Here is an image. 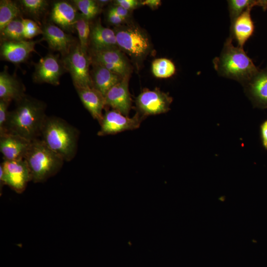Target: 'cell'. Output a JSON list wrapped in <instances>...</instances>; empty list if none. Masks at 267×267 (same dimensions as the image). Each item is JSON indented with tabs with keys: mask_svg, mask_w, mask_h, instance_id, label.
Returning a JSON list of instances; mask_svg holds the SVG:
<instances>
[{
	"mask_svg": "<svg viewBox=\"0 0 267 267\" xmlns=\"http://www.w3.org/2000/svg\"><path fill=\"white\" fill-rule=\"evenodd\" d=\"M22 9L30 16L39 18L47 10L48 2L45 0H21Z\"/></svg>",
	"mask_w": 267,
	"mask_h": 267,
	"instance_id": "28",
	"label": "cell"
},
{
	"mask_svg": "<svg viewBox=\"0 0 267 267\" xmlns=\"http://www.w3.org/2000/svg\"><path fill=\"white\" fill-rule=\"evenodd\" d=\"M72 2L77 9L81 11V14L89 21L100 12L101 8L96 0H74Z\"/></svg>",
	"mask_w": 267,
	"mask_h": 267,
	"instance_id": "29",
	"label": "cell"
},
{
	"mask_svg": "<svg viewBox=\"0 0 267 267\" xmlns=\"http://www.w3.org/2000/svg\"><path fill=\"white\" fill-rule=\"evenodd\" d=\"M129 76L112 87L104 96L105 106L111 107L122 114L128 116L132 107V99L129 90Z\"/></svg>",
	"mask_w": 267,
	"mask_h": 267,
	"instance_id": "12",
	"label": "cell"
},
{
	"mask_svg": "<svg viewBox=\"0 0 267 267\" xmlns=\"http://www.w3.org/2000/svg\"><path fill=\"white\" fill-rule=\"evenodd\" d=\"M114 4L122 6L125 9L131 11L141 6V1L136 0H116L114 1Z\"/></svg>",
	"mask_w": 267,
	"mask_h": 267,
	"instance_id": "32",
	"label": "cell"
},
{
	"mask_svg": "<svg viewBox=\"0 0 267 267\" xmlns=\"http://www.w3.org/2000/svg\"><path fill=\"white\" fill-rule=\"evenodd\" d=\"M77 10L76 6L69 2L56 1L51 9V20L64 30L73 31L79 14Z\"/></svg>",
	"mask_w": 267,
	"mask_h": 267,
	"instance_id": "16",
	"label": "cell"
},
{
	"mask_svg": "<svg viewBox=\"0 0 267 267\" xmlns=\"http://www.w3.org/2000/svg\"><path fill=\"white\" fill-rule=\"evenodd\" d=\"M252 8L248 7L232 23L233 37L237 41L238 46L242 48L254 33V25L250 14Z\"/></svg>",
	"mask_w": 267,
	"mask_h": 267,
	"instance_id": "22",
	"label": "cell"
},
{
	"mask_svg": "<svg viewBox=\"0 0 267 267\" xmlns=\"http://www.w3.org/2000/svg\"><path fill=\"white\" fill-rule=\"evenodd\" d=\"M75 29L77 31L79 44L83 50L87 52L90 32L89 21L79 13L76 23Z\"/></svg>",
	"mask_w": 267,
	"mask_h": 267,
	"instance_id": "27",
	"label": "cell"
},
{
	"mask_svg": "<svg viewBox=\"0 0 267 267\" xmlns=\"http://www.w3.org/2000/svg\"><path fill=\"white\" fill-rule=\"evenodd\" d=\"M20 8L14 1L10 0L0 1V31L9 23L19 17Z\"/></svg>",
	"mask_w": 267,
	"mask_h": 267,
	"instance_id": "24",
	"label": "cell"
},
{
	"mask_svg": "<svg viewBox=\"0 0 267 267\" xmlns=\"http://www.w3.org/2000/svg\"><path fill=\"white\" fill-rule=\"evenodd\" d=\"M31 143L24 138L9 133L0 135V150L4 160L24 159Z\"/></svg>",
	"mask_w": 267,
	"mask_h": 267,
	"instance_id": "14",
	"label": "cell"
},
{
	"mask_svg": "<svg viewBox=\"0 0 267 267\" xmlns=\"http://www.w3.org/2000/svg\"><path fill=\"white\" fill-rule=\"evenodd\" d=\"M118 47L134 60H143L151 49V43L145 31L133 24L120 25L114 30Z\"/></svg>",
	"mask_w": 267,
	"mask_h": 267,
	"instance_id": "5",
	"label": "cell"
},
{
	"mask_svg": "<svg viewBox=\"0 0 267 267\" xmlns=\"http://www.w3.org/2000/svg\"><path fill=\"white\" fill-rule=\"evenodd\" d=\"M24 35L26 40L43 34V29L34 21L29 19H23Z\"/></svg>",
	"mask_w": 267,
	"mask_h": 267,
	"instance_id": "30",
	"label": "cell"
},
{
	"mask_svg": "<svg viewBox=\"0 0 267 267\" xmlns=\"http://www.w3.org/2000/svg\"><path fill=\"white\" fill-rule=\"evenodd\" d=\"M25 95L21 83L5 68L0 73V99L10 103L19 100Z\"/></svg>",
	"mask_w": 267,
	"mask_h": 267,
	"instance_id": "20",
	"label": "cell"
},
{
	"mask_svg": "<svg viewBox=\"0 0 267 267\" xmlns=\"http://www.w3.org/2000/svg\"><path fill=\"white\" fill-rule=\"evenodd\" d=\"M35 67L33 80L35 82L54 86L59 84L60 78L66 69L58 55L51 53L41 58Z\"/></svg>",
	"mask_w": 267,
	"mask_h": 267,
	"instance_id": "10",
	"label": "cell"
},
{
	"mask_svg": "<svg viewBox=\"0 0 267 267\" xmlns=\"http://www.w3.org/2000/svg\"><path fill=\"white\" fill-rule=\"evenodd\" d=\"M141 5H146L152 10L157 9L161 4L160 0H145L141 1Z\"/></svg>",
	"mask_w": 267,
	"mask_h": 267,
	"instance_id": "36",
	"label": "cell"
},
{
	"mask_svg": "<svg viewBox=\"0 0 267 267\" xmlns=\"http://www.w3.org/2000/svg\"><path fill=\"white\" fill-rule=\"evenodd\" d=\"M109 10L126 19L129 18L131 14V11L128 10L122 6L116 4H114Z\"/></svg>",
	"mask_w": 267,
	"mask_h": 267,
	"instance_id": "34",
	"label": "cell"
},
{
	"mask_svg": "<svg viewBox=\"0 0 267 267\" xmlns=\"http://www.w3.org/2000/svg\"><path fill=\"white\" fill-rule=\"evenodd\" d=\"M93 63L101 65L122 78L130 76V64L118 48L92 51Z\"/></svg>",
	"mask_w": 267,
	"mask_h": 267,
	"instance_id": "11",
	"label": "cell"
},
{
	"mask_svg": "<svg viewBox=\"0 0 267 267\" xmlns=\"http://www.w3.org/2000/svg\"><path fill=\"white\" fill-rule=\"evenodd\" d=\"M0 33L1 42L26 40L22 18L18 17L12 20L0 31Z\"/></svg>",
	"mask_w": 267,
	"mask_h": 267,
	"instance_id": "25",
	"label": "cell"
},
{
	"mask_svg": "<svg viewBox=\"0 0 267 267\" xmlns=\"http://www.w3.org/2000/svg\"><path fill=\"white\" fill-rule=\"evenodd\" d=\"M76 90L85 107L100 124L105 106L104 96L93 87L79 88Z\"/></svg>",
	"mask_w": 267,
	"mask_h": 267,
	"instance_id": "18",
	"label": "cell"
},
{
	"mask_svg": "<svg viewBox=\"0 0 267 267\" xmlns=\"http://www.w3.org/2000/svg\"><path fill=\"white\" fill-rule=\"evenodd\" d=\"M43 31V38L52 50L59 51L65 56L74 47L73 37L64 32L60 27L48 24L44 27Z\"/></svg>",
	"mask_w": 267,
	"mask_h": 267,
	"instance_id": "15",
	"label": "cell"
},
{
	"mask_svg": "<svg viewBox=\"0 0 267 267\" xmlns=\"http://www.w3.org/2000/svg\"><path fill=\"white\" fill-rule=\"evenodd\" d=\"M39 41H1V57L4 60L14 64L22 63L28 58L31 52L35 51V45Z\"/></svg>",
	"mask_w": 267,
	"mask_h": 267,
	"instance_id": "13",
	"label": "cell"
},
{
	"mask_svg": "<svg viewBox=\"0 0 267 267\" xmlns=\"http://www.w3.org/2000/svg\"><path fill=\"white\" fill-rule=\"evenodd\" d=\"M107 20L109 23L116 26L121 25L126 21V19L124 18L110 10L107 13Z\"/></svg>",
	"mask_w": 267,
	"mask_h": 267,
	"instance_id": "33",
	"label": "cell"
},
{
	"mask_svg": "<svg viewBox=\"0 0 267 267\" xmlns=\"http://www.w3.org/2000/svg\"><path fill=\"white\" fill-rule=\"evenodd\" d=\"M227 1L231 23L248 7L260 6L264 11L267 9V0H230Z\"/></svg>",
	"mask_w": 267,
	"mask_h": 267,
	"instance_id": "23",
	"label": "cell"
},
{
	"mask_svg": "<svg viewBox=\"0 0 267 267\" xmlns=\"http://www.w3.org/2000/svg\"><path fill=\"white\" fill-rule=\"evenodd\" d=\"M9 104L0 99V135L7 133L6 125L9 113L8 106Z\"/></svg>",
	"mask_w": 267,
	"mask_h": 267,
	"instance_id": "31",
	"label": "cell"
},
{
	"mask_svg": "<svg viewBox=\"0 0 267 267\" xmlns=\"http://www.w3.org/2000/svg\"><path fill=\"white\" fill-rule=\"evenodd\" d=\"M172 97L158 89H143L137 96L135 103L137 112L144 118L168 112Z\"/></svg>",
	"mask_w": 267,
	"mask_h": 267,
	"instance_id": "8",
	"label": "cell"
},
{
	"mask_svg": "<svg viewBox=\"0 0 267 267\" xmlns=\"http://www.w3.org/2000/svg\"><path fill=\"white\" fill-rule=\"evenodd\" d=\"M98 6L101 8L103 6L107 4L110 1L108 0H96Z\"/></svg>",
	"mask_w": 267,
	"mask_h": 267,
	"instance_id": "37",
	"label": "cell"
},
{
	"mask_svg": "<svg viewBox=\"0 0 267 267\" xmlns=\"http://www.w3.org/2000/svg\"><path fill=\"white\" fill-rule=\"evenodd\" d=\"M90 72L92 86L104 96L108 91L123 78L106 68L93 63Z\"/></svg>",
	"mask_w": 267,
	"mask_h": 267,
	"instance_id": "21",
	"label": "cell"
},
{
	"mask_svg": "<svg viewBox=\"0 0 267 267\" xmlns=\"http://www.w3.org/2000/svg\"><path fill=\"white\" fill-rule=\"evenodd\" d=\"M260 134L262 145L267 150V119L260 126Z\"/></svg>",
	"mask_w": 267,
	"mask_h": 267,
	"instance_id": "35",
	"label": "cell"
},
{
	"mask_svg": "<svg viewBox=\"0 0 267 267\" xmlns=\"http://www.w3.org/2000/svg\"><path fill=\"white\" fill-rule=\"evenodd\" d=\"M213 63L221 76L245 85L259 71L243 48L232 44L231 36L226 40L220 56L214 59Z\"/></svg>",
	"mask_w": 267,
	"mask_h": 267,
	"instance_id": "2",
	"label": "cell"
},
{
	"mask_svg": "<svg viewBox=\"0 0 267 267\" xmlns=\"http://www.w3.org/2000/svg\"><path fill=\"white\" fill-rule=\"evenodd\" d=\"M246 85L254 105L259 108H267V69L259 70Z\"/></svg>",
	"mask_w": 267,
	"mask_h": 267,
	"instance_id": "19",
	"label": "cell"
},
{
	"mask_svg": "<svg viewBox=\"0 0 267 267\" xmlns=\"http://www.w3.org/2000/svg\"><path fill=\"white\" fill-rule=\"evenodd\" d=\"M16 102L15 108L8 113L7 133L30 141L38 139L46 117L45 104L26 95Z\"/></svg>",
	"mask_w": 267,
	"mask_h": 267,
	"instance_id": "1",
	"label": "cell"
},
{
	"mask_svg": "<svg viewBox=\"0 0 267 267\" xmlns=\"http://www.w3.org/2000/svg\"><path fill=\"white\" fill-rule=\"evenodd\" d=\"M31 180L30 171L24 159L4 160L0 164V189L3 185H7L16 192L21 193Z\"/></svg>",
	"mask_w": 267,
	"mask_h": 267,
	"instance_id": "7",
	"label": "cell"
},
{
	"mask_svg": "<svg viewBox=\"0 0 267 267\" xmlns=\"http://www.w3.org/2000/svg\"><path fill=\"white\" fill-rule=\"evenodd\" d=\"M35 183L43 182L56 175L64 160L40 139L31 141L24 158Z\"/></svg>",
	"mask_w": 267,
	"mask_h": 267,
	"instance_id": "4",
	"label": "cell"
},
{
	"mask_svg": "<svg viewBox=\"0 0 267 267\" xmlns=\"http://www.w3.org/2000/svg\"><path fill=\"white\" fill-rule=\"evenodd\" d=\"M89 41L92 51L118 48L114 31L103 27L99 20L90 26Z\"/></svg>",
	"mask_w": 267,
	"mask_h": 267,
	"instance_id": "17",
	"label": "cell"
},
{
	"mask_svg": "<svg viewBox=\"0 0 267 267\" xmlns=\"http://www.w3.org/2000/svg\"><path fill=\"white\" fill-rule=\"evenodd\" d=\"M42 140L64 161L75 156L78 148V131L65 120L56 117H46L41 133Z\"/></svg>",
	"mask_w": 267,
	"mask_h": 267,
	"instance_id": "3",
	"label": "cell"
},
{
	"mask_svg": "<svg viewBox=\"0 0 267 267\" xmlns=\"http://www.w3.org/2000/svg\"><path fill=\"white\" fill-rule=\"evenodd\" d=\"M144 118L137 112L134 117L130 118L112 109L103 115L97 135L115 134L126 131L137 129Z\"/></svg>",
	"mask_w": 267,
	"mask_h": 267,
	"instance_id": "9",
	"label": "cell"
},
{
	"mask_svg": "<svg viewBox=\"0 0 267 267\" xmlns=\"http://www.w3.org/2000/svg\"><path fill=\"white\" fill-rule=\"evenodd\" d=\"M152 71L154 76L157 78H167L174 75L176 67L170 59L157 58L152 63Z\"/></svg>",
	"mask_w": 267,
	"mask_h": 267,
	"instance_id": "26",
	"label": "cell"
},
{
	"mask_svg": "<svg viewBox=\"0 0 267 267\" xmlns=\"http://www.w3.org/2000/svg\"><path fill=\"white\" fill-rule=\"evenodd\" d=\"M87 53L79 44L62 60L65 69L70 73L76 89L93 87L89 70L90 61Z\"/></svg>",
	"mask_w": 267,
	"mask_h": 267,
	"instance_id": "6",
	"label": "cell"
}]
</instances>
